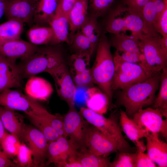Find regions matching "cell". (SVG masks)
<instances>
[{
  "instance_id": "obj_35",
  "label": "cell",
  "mask_w": 167,
  "mask_h": 167,
  "mask_svg": "<svg viewBox=\"0 0 167 167\" xmlns=\"http://www.w3.org/2000/svg\"><path fill=\"white\" fill-rule=\"evenodd\" d=\"M70 44L75 53H84L91 56L94 50L88 38L78 30L70 39Z\"/></svg>"
},
{
  "instance_id": "obj_16",
  "label": "cell",
  "mask_w": 167,
  "mask_h": 167,
  "mask_svg": "<svg viewBox=\"0 0 167 167\" xmlns=\"http://www.w3.org/2000/svg\"><path fill=\"white\" fill-rule=\"evenodd\" d=\"M35 101L19 90L6 89L0 93V105L22 111L26 114L32 111Z\"/></svg>"
},
{
  "instance_id": "obj_31",
  "label": "cell",
  "mask_w": 167,
  "mask_h": 167,
  "mask_svg": "<svg viewBox=\"0 0 167 167\" xmlns=\"http://www.w3.org/2000/svg\"><path fill=\"white\" fill-rule=\"evenodd\" d=\"M76 159L82 167H108L110 162L107 157L96 155L85 148L77 151Z\"/></svg>"
},
{
  "instance_id": "obj_9",
  "label": "cell",
  "mask_w": 167,
  "mask_h": 167,
  "mask_svg": "<svg viewBox=\"0 0 167 167\" xmlns=\"http://www.w3.org/2000/svg\"><path fill=\"white\" fill-rule=\"evenodd\" d=\"M21 140L27 144L32 152L33 166H46L49 143L42 133L36 128L26 125Z\"/></svg>"
},
{
  "instance_id": "obj_17",
  "label": "cell",
  "mask_w": 167,
  "mask_h": 167,
  "mask_svg": "<svg viewBox=\"0 0 167 167\" xmlns=\"http://www.w3.org/2000/svg\"><path fill=\"white\" fill-rule=\"evenodd\" d=\"M39 47L20 39L8 41L0 45V54L8 60L15 62L31 55Z\"/></svg>"
},
{
  "instance_id": "obj_20",
  "label": "cell",
  "mask_w": 167,
  "mask_h": 167,
  "mask_svg": "<svg viewBox=\"0 0 167 167\" xmlns=\"http://www.w3.org/2000/svg\"><path fill=\"white\" fill-rule=\"evenodd\" d=\"M167 6V0H149L142 11L146 34H158L154 32L153 27L159 17Z\"/></svg>"
},
{
  "instance_id": "obj_15",
  "label": "cell",
  "mask_w": 167,
  "mask_h": 167,
  "mask_svg": "<svg viewBox=\"0 0 167 167\" xmlns=\"http://www.w3.org/2000/svg\"><path fill=\"white\" fill-rule=\"evenodd\" d=\"M22 79L16 62L0 54V93L13 88L22 89Z\"/></svg>"
},
{
  "instance_id": "obj_22",
  "label": "cell",
  "mask_w": 167,
  "mask_h": 167,
  "mask_svg": "<svg viewBox=\"0 0 167 167\" xmlns=\"http://www.w3.org/2000/svg\"><path fill=\"white\" fill-rule=\"evenodd\" d=\"M54 34L52 45L66 42L70 44L69 24L68 18L60 12L56 14L48 23Z\"/></svg>"
},
{
  "instance_id": "obj_29",
  "label": "cell",
  "mask_w": 167,
  "mask_h": 167,
  "mask_svg": "<svg viewBox=\"0 0 167 167\" xmlns=\"http://www.w3.org/2000/svg\"><path fill=\"white\" fill-rule=\"evenodd\" d=\"M28 35L31 43L34 45H52L54 34L50 27L33 25L29 30Z\"/></svg>"
},
{
  "instance_id": "obj_1",
  "label": "cell",
  "mask_w": 167,
  "mask_h": 167,
  "mask_svg": "<svg viewBox=\"0 0 167 167\" xmlns=\"http://www.w3.org/2000/svg\"><path fill=\"white\" fill-rule=\"evenodd\" d=\"M161 72L152 75L145 81L120 89L117 104L124 108L128 116H133L140 109L152 104L159 88Z\"/></svg>"
},
{
  "instance_id": "obj_25",
  "label": "cell",
  "mask_w": 167,
  "mask_h": 167,
  "mask_svg": "<svg viewBox=\"0 0 167 167\" xmlns=\"http://www.w3.org/2000/svg\"><path fill=\"white\" fill-rule=\"evenodd\" d=\"M86 93V103L88 109L101 115L106 113L109 101L106 95L99 87L89 88Z\"/></svg>"
},
{
  "instance_id": "obj_12",
  "label": "cell",
  "mask_w": 167,
  "mask_h": 167,
  "mask_svg": "<svg viewBox=\"0 0 167 167\" xmlns=\"http://www.w3.org/2000/svg\"><path fill=\"white\" fill-rule=\"evenodd\" d=\"M47 73L52 76L54 80L58 96L67 103L69 106L74 105L76 86L65 63L61 64Z\"/></svg>"
},
{
  "instance_id": "obj_37",
  "label": "cell",
  "mask_w": 167,
  "mask_h": 167,
  "mask_svg": "<svg viewBox=\"0 0 167 167\" xmlns=\"http://www.w3.org/2000/svg\"><path fill=\"white\" fill-rule=\"evenodd\" d=\"M19 139L15 135L9 134L5 135L0 144L5 154L10 159L16 156L21 144Z\"/></svg>"
},
{
  "instance_id": "obj_33",
  "label": "cell",
  "mask_w": 167,
  "mask_h": 167,
  "mask_svg": "<svg viewBox=\"0 0 167 167\" xmlns=\"http://www.w3.org/2000/svg\"><path fill=\"white\" fill-rule=\"evenodd\" d=\"M97 19V17L92 15L88 16L86 22L79 29L88 38L94 50L97 47L101 34Z\"/></svg>"
},
{
  "instance_id": "obj_18",
  "label": "cell",
  "mask_w": 167,
  "mask_h": 167,
  "mask_svg": "<svg viewBox=\"0 0 167 167\" xmlns=\"http://www.w3.org/2000/svg\"><path fill=\"white\" fill-rule=\"evenodd\" d=\"M147 140V154L151 159L160 167L167 166V144L159 137L158 134L148 132Z\"/></svg>"
},
{
  "instance_id": "obj_2",
  "label": "cell",
  "mask_w": 167,
  "mask_h": 167,
  "mask_svg": "<svg viewBox=\"0 0 167 167\" xmlns=\"http://www.w3.org/2000/svg\"><path fill=\"white\" fill-rule=\"evenodd\" d=\"M131 35L138 41L141 54L139 64L146 71L153 75L167 67V37L141 32Z\"/></svg>"
},
{
  "instance_id": "obj_3",
  "label": "cell",
  "mask_w": 167,
  "mask_h": 167,
  "mask_svg": "<svg viewBox=\"0 0 167 167\" xmlns=\"http://www.w3.org/2000/svg\"><path fill=\"white\" fill-rule=\"evenodd\" d=\"M105 33H101L100 36L95 59L90 69L94 83L106 95L109 102L113 96L112 86L115 65L110 50L111 44Z\"/></svg>"
},
{
  "instance_id": "obj_32",
  "label": "cell",
  "mask_w": 167,
  "mask_h": 167,
  "mask_svg": "<svg viewBox=\"0 0 167 167\" xmlns=\"http://www.w3.org/2000/svg\"><path fill=\"white\" fill-rule=\"evenodd\" d=\"M159 91L152 104L154 108L159 109L163 116L167 118V67L161 72Z\"/></svg>"
},
{
  "instance_id": "obj_46",
  "label": "cell",
  "mask_w": 167,
  "mask_h": 167,
  "mask_svg": "<svg viewBox=\"0 0 167 167\" xmlns=\"http://www.w3.org/2000/svg\"><path fill=\"white\" fill-rule=\"evenodd\" d=\"M76 0H59L57 11L68 18L69 14L74 6Z\"/></svg>"
},
{
  "instance_id": "obj_48",
  "label": "cell",
  "mask_w": 167,
  "mask_h": 167,
  "mask_svg": "<svg viewBox=\"0 0 167 167\" xmlns=\"http://www.w3.org/2000/svg\"><path fill=\"white\" fill-rule=\"evenodd\" d=\"M135 145L136 147L137 151L138 152H144L146 150V146L143 140H139Z\"/></svg>"
},
{
  "instance_id": "obj_41",
  "label": "cell",
  "mask_w": 167,
  "mask_h": 167,
  "mask_svg": "<svg viewBox=\"0 0 167 167\" xmlns=\"http://www.w3.org/2000/svg\"><path fill=\"white\" fill-rule=\"evenodd\" d=\"M76 86H87L94 84L90 69L71 75Z\"/></svg>"
},
{
  "instance_id": "obj_24",
  "label": "cell",
  "mask_w": 167,
  "mask_h": 167,
  "mask_svg": "<svg viewBox=\"0 0 167 167\" xmlns=\"http://www.w3.org/2000/svg\"><path fill=\"white\" fill-rule=\"evenodd\" d=\"M59 0H36L33 23L41 26L49 21L56 14Z\"/></svg>"
},
{
  "instance_id": "obj_7",
  "label": "cell",
  "mask_w": 167,
  "mask_h": 167,
  "mask_svg": "<svg viewBox=\"0 0 167 167\" xmlns=\"http://www.w3.org/2000/svg\"><path fill=\"white\" fill-rule=\"evenodd\" d=\"M115 71L112 89H121L145 80L152 75L140 64L124 61L116 55L113 56Z\"/></svg>"
},
{
  "instance_id": "obj_28",
  "label": "cell",
  "mask_w": 167,
  "mask_h": 167,
  "mask_svg": "<svg viewBox=\"0 0 167 167\" xmlns=\"http://www.w3.org/2000/svg\"><path fill=\"white\" fill-rule=\"evenodd\" d=\"M110 44L115 49V52L119 54L141 52L138 40L131 35L128 36L124 33L114 34Z\"/></svg>"
},
{
  "instance_id": "obj_10",
  "label": "cell",
  "mask_w": 167,
  "mask_h": 167,
  "mask_svg": "<svg viewBox=\"0 0 167 167\" xmlns=\"http://www.w3.org/2000/svg\"><path fill=\"white\" fill-rule=\"evenodd\" d=\"M133 116L132 120L146 133H160L167 139V119H163L159 109L149 107L142 109Z\"/></svg>"
},
{
  "instance_id": "obj_30",
  "label": "cell",
  "mask_w": 167,
  "mask_h": 167,
  "mask_svg": "<svg viewBox=\"0 0 167 167\" xmlns=\"http://www.w3.org/2000/svg\"><path fill=\"white\" fill-rule=\"evenodd\" d=\"M120 124L127 137L135 144L139 139L145 137L147 133L131 119L125 111L120 110Z\"/></svg>"
},
{
  "instance_id": "obj_19",
  "label": "cell",
  "mask_w": 167,
  "mask_h": 167,
  "mask_svg": "<svg viewBox=\"0 0 167 167\" xmlns=\"http://www.w3.org/2000/svg\"><path fill=\"white\" fill-rule=\"evenodd\" d=\"M0 118L6 130L21 139L26 125L23 115L15 110L0 105Z\"/></svg>"
},
{
  "instance_id": "obj_36",
  "label": "cell",
  "mask_w": 167,
  "mask_h": 167,
  "mask_svg": "<svg viewBox=\"0 0 167 167\" xmlns=\"http://www.w3.org/2000/svg\"><path fill=\"white\" fill-rule=\"evenodd\" d=\"M91 56L84 53H75L70 58V72L71 75L84 71L88 68Z\"/></svg>"
},
{
  "instance_id": "obj_44",
  "label": "cell",
  "mask_w": 167,
  "mask_h": 167,
  "mask_svg": "<svg viewBox=\"0 0 167 167\" xmlns=\"http://www.w3.org/2000/svg\"><path fill=\"white\" fill-rule=\"evenodd\" d=\"M156 166L154 162L151 159L147 153L138 152L135 167H155Z\"/></svg>"
},
{
  "instance_id": "obj_14",
  "label": "cell",
  "mask_w": 167,
  "mask_h": 167,
  "mask_svg": "<svg viewBox=\"0 0 167 167\" xmlns=\"http://www.w3.org/2000/svg\"><path fill=\"white\" fill-rule=\"evenodd\" d=\"M36 0H6L4 15L8 20L17 19L27 24L33 25Z\"/></svg>"
},
{
  "instance_id": "obj_42",
  "label": "cell",
  "mask_w": 167,
  "mask_h": 167,
  "mask_svg": "<svg viewBox=\"0 0 167 167\" xmlns=\"http://www.w3.org/2000/svg\"><path fill=\"white\" fill-rule=\"evenodd\" d=\"M153 29L154 32L162 36L167 37V6L154 24Z\"/></svg>"
},
{
  "instance_id": "obj_4",
  "label": "cell",
  "mask_w": 167,
  "mask_h": 167,
  "mask_svg": "<svg viewBox=\"0 0 167 167\" xmlns=\"http://www.w3.org/2000/svg\"><path fill=\"white\" fill-rule=\"evenodd\" d=\"M64 63L59 48L51 46L39 47L32 54L21 59L17 65L23 79H29L42 72H47Z\"/></svg>"
},
{
  "instance_id": "obj_5",
  "label": "cell",
  "mask_w": 167,
  "mask_h": 167,
  "mask_svg": "<svg viewBox=\"0 0 167 167\" xmlns=\"http://www.w3.org/2000/svg\"><path fill=\"white\" fill-rule=\"evenodd\" d=\"M105 30L106 32L114 34L124 33L127 30L131 31V34L139 32L146 34L143 18L131 12L122 3L109 14L105 24Z\"/></svg>"
},
{
  "instance_id": "obj_26",
  "label": "cell",
  "mask_w": 167,
  "mask_h": 167,
  "mask_svg": "<svg viewBox=\"0 0 167 167\" xmlns=\"http://www.w3.org/2000/svg\"><path fill=\"white\" fill-rule=\"evenodd\" d=\"M29 113H32L41 118L54 129L60 136L67 138L63 126V117L62 116L59 114H51L39 102L32 112Z\"/></svg>"
},
{
  "instance_id": "obj_49",
  "label": "cell",
  "mask_w": 167,
  "mask_h": 167,
  "mask_svg": "<svg viewBox=\"0 0 167 167\" xmlns=\"http://www.w3.org/2000/svg\"><path fill=\"white\" fill-rule=\"evenodd\" d=\"M7 133L0 118V143L5 135Z\"/></svg>"
},
{
  "instance_id": "obj_21",
  "label": "cell",
  "mask_w": 167,
  "mask_h": 167,
  "mask_svg": "<svg viewBox=\"0 0 167 167\" xmlns=\"http://www.w3.org/2000/svg\"><path fill=\"white\" fill-rule=\"evenodd\" d=\"M27 96L36 100L46 101L52 94L53 89L50 83L41 78H29L25 88Z\"/></svg>"
},
{
  "instance_id": "obj_45",
  "label": "cell",
  "mask_w": 167,
  "mask_h": 167,
  "mask_svg": "<svg viewBox=\"0 0 167 167\" xmlns=\"http://www.w3.org/2000/svg\"><path fill=\"white\" fill-rule=\"evenodd\" d=\"M114 55L126 62L139 64L140 62L141 56V52H128L119 54L115 52Z\"/></svg>"
},
{
  "instance_id": "obj_11",
  "label": "cell",
  "mask_w": 167,
  "mask_h": 167,
  "mask_svg": "<svg viewBox=\"0 0 167 167\" xmlns=\"http://www.w3.org/2000/svg\"><path fill=\"white\" fill-rule=\"evenodd\" d=\"M84 146L90 152L105 157L118 151L116 142L92 125L87 129Z\"/></svg>"
},
{
  "instance_id": "obj_6",
  "label": "cell",
  "mask_w": 167,
  "mask_h": 167,
  "mask_svg": "<svg viewBox=\"0 0 167 167\" xmlns=\"http://www.w3.org/2000/svg\"><path fill=\"white\" fill-rule=\"evenodd\" d=\"M79 112L90 124L116 142L118 148V152H134L136 148L131 147L125 139L116 121L105 118L103 115L88 108L82 107Z\"/></svg>"
},
{
  "instance_id": "obj_23",
  "label": "cell",
  "mask_w": 167,
  "mask_h": 167,
  "mask_svg": "<svg viewBox=\"0 0 167 167\" xmlns=\"http://www.w3.org/2000/svg\"><path fill=\"white\" fill-rule=\"evenodd\" d=\"M89 0H76L68 15L70 40L86 21Z\"/></svg>"
},
{
  "instance_id": "obj_39",
  "label": "cell",
  "mask_w": 167,
  "mask_h": 167,
  "mask_svg": "<svg viewBox=\"0 0 167 167\" xmlns=\"http://www.w3.org/2000/svg\"><path fill=\"white\" fill-rule=\"evenodd\" d=\"M16 156L13 162L17 167H33L32 152L23 142L21 143Z\"/></svg>"
},
{
  "instance_id": "obj_34",
  "label": "cell",
  "mask_w": 167,
  "mask_h": 167,
  "mask_svg": "<svg viewBox=\"0 0 167 167\" xmlns=\"http://www.w3.org/2000/svg\"><path fill=\"white\" fill-rule=\"evenodd\" d=\"M26 115L32 123L44 135L49 143L61 136L54 129L39 117L32 113Z\"/></svg>"
},
{
  "instance_id": "obj_38",
  "label": "cell",
  "mask_w": 167,
  "mask_h": 167,
  "mask_svg": "<svg viewBox=\"0 0 167 167\" xmlns=\"http://www.w3.org/2000/svg\"><path fill=\"white\" fill-rule=\"evenodd\" d=\"M138 152H118L113 161L110 162V167H135Z\"/></svg>"
},
{
  "instance_id": "obj_50",
  "label": "cell",
  "mask_w": 167,
  "mask_h": 167,
  "mask_svg": "<svg viewBox=\"0 0 167 167\" xmlns=\"http://www.w3.org/2000/svg\"><path fill=\"white\" fill-rule=\"evenodd\" d=\"M6 0H0V19L4 15Z\"/></svg>"
},
{
  "instance_id": "obj_40",
  "label": "cell",
  "mask_w": 167,
  "mask_h": 167,
  "mask_svg": "<svg viewBox=\"0 0 167 167\" xmlns=\"http://www.w3.org/2000/svg\"><path fill=\"white\" fill-rule=\"evenodd\" d=\"M114 0H89L91 15L97 18L103 15L108 10Z\"/></svg>"
},
{
  "instance_id": "obj_43",
  "label": "cell",
  "mask_w": 167,
  "mask_h": 167,
  "mask_svg": "<svg viewBox=\"0 0 167 167\" xmlns=\"http://www.w3.org/2000/svg\"><path fill=\"white\" fill-rule=\"evenodd\" d=\"M148 0H122V3L131 12L142 18L143 7Z\"/></svg>"
},
{
  "instance_id": "obj_27",
  "label": "cell",
  "mask_w": 167,
  "mask_h": 167,
  "mask_svg": "<svg viewBox=\"0 0 167 167\" xmlns=\"http://www.w3.org/2000/svg\"><path fill=\"white\" fill-rule=\"evenodd\" d=\"M24 22L17 19H11L0 24V45L20 39Z\"/></svg>"
},
{
  "instance_id": "obj_8",
  "label": "cell",
  "mask_w": 167,
  "mask_h": 167,
  "mask_svg": "<svg viewBox=\"0 0 167 167\" xmlns=\"http://www.w3.org/2000/svg\"><path fill=\"white\" fill-rule=\"evenodd\" d=\"M69 109L63 117V126L71 143L77 150L85 148L86 134L90 123L75 109L74 105Z\"/></svg>"
},
{
  "instance_id": "obj_47",
  "label": "cell",
  "mask_w": 167,
  "mask_h": 167,
  "mask_svg": "<svg viewBox=\"0 0 167 167\" xmlns=\"http://www.w3.org/2000/svg\"><path fill=\"white\" fill-rule=\"evenodd\" d=\"M17 167L15 163L9 158L0 144V167Z\"/></svg>"
},
{
  "instance_id": "obj_13",
  "label": "cell",
  "mask_w": 167,
  "mask_h": 167,
  "mask_svg": "<svg viewBox=\"0 0 167 167\" xmlns=\"http://www.w3.org/2000/svg\"><path fill=\"white\" fill-rule=\"evenodd\" d=\"M77 151L67 138L60 136L49 143L46 165L54 163L58 167H65L70 160L76 158Z\"/></svg>"
}]
</instances>
